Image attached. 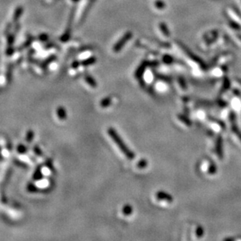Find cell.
<instances>
[{"label": "cell", "instance_id": "cell-22", "mask_svg": "<svg viewBox=\"0 0 241 241\" xmlns=\"http://www.w3.org/2000/svg\"><path fill=\"white\" fill-rule=\"evenodd\" d=\"M79 65H80V62H74V63H73L72 67H73V68H74V69H77V67L79 66Z\"/></svg>", "mask_w": 241, "mask_h": 241}, {"label": "cell", "instance_id": "cell-4", "mask_svg": "<svg viewBox=\"0 0 241 241\" xmlns=\"http://www.w3.org/2000/svg\"><path fill=\"white\" fill-rule=\"evenodd\" d=\"M211 153L214 159H219V160L223 159V151L222 141H215L214 145H212V147L211 148Z\"/></svg>", "mask_w": 241, "mask_h": 241}, {"label": "cell", "instance_id": "cell-19", "mask_svg": "<svg viewBox=\"0 0 241 241\" xmlns=\"http://www.w3.org/2000/svg\"><path fill=\"white\" fill-rule=\"evenodd\" d=\"M27 190H28L29 192L34 193V192H37V191L38 189L37 187H36L34 184H33V183H28V185H27Z\"/></svg>", "mask_w": 241, "mask_h": 241}, {"label": "cell", "instance_id": "cell-7", "mask_svg": "<svg viewBox=\"0 0 241 241\" xmlns=\"http://www.w3.org/2000/svg\"><path fill=\"white\" fill-rule=\"evenodd\" d=\"M230 137L237 145L241 146V134L237 128L232 127L230 131Z\"/></svg>", "mask_w": 241, "mask_h": 241}, {"label": "cell", "instance_id": "cell-3", "mask_svg": "<svg viewBox=\"0 0 241 241\" xmlns=\"http://www.w3.org/2000/svg\"><path fill=\"white\" fill-rule=\"evenodd\" d=\"M155 199L163 208H167L173 203V198L167 193L159 191L155 194Z\"/></svg>", "mask_w": 241, "mask_h": 241}, {"label": "cell", "instance_id": "cell-6", "mask_svg": "<svg viewBox=\"0 0 241 241\" xmlns=\"http://www.w3.org/2000/svg\"><path fill=\"white\" fill-rule=\"evenodd\" d=\"M131 37H132V34H131V32H128V33L126 34L114 46V51H115V52H119V51L123 49V45L127 43V42L130 38H131Z\"/></svg>", "mask_w": 241, "mask_h": 241}, {"label": "cell", "instance_id": "cell-15", "mask_svg": "<svg viewBox=\"0 0 241 241\" xmlns=\"http://www.w3.org/2000/svg\"><path fill=\"white\" fill-rule=\"evenodd\" d=\"M95 62H96L95 58H94V57H90V58H89V59H85V60L83 61V62H81V64H82L83 66H86L92 65V64H94Z\"/></svg>", "mask_w": 241, "mask_h": 241}, {"label": "cell", "instance_id": "cell-13", "mask_svg": "<svg viewBox=\"0 0 241 241\" xmlns=\"http://www.w3.org/2000/svg\"><path fill=\"white\" fill-rule=\"evenodd\" d=\"M111 102H112V99H111V98L109 97L105 98H103L102 101H101L100 106H102V108H107L110 106Z\"/></svg>", "mask_w": 241, "mask_h": 241}, {"label": "cell", "instance_id": "cell-20", "mask_svg": "<svg viewBox=\"0 0 241 241\" xmlns=\"http://www.w3.org/2000/svg\"><path fill=\"white\" fill-rule=\"evenodd\" d=\"M34 153H35L38 156L42 155V150H41V148L38 145H35L34 147Z\"/></svg>", "mask_w": 241, "mask_h": 241}, {"label": "cell", "instance_id": "cell-8", "mask_svg": "<svg viewBox=\"0 0 241 241\" xmlns=\"http://www.w3.org/2000/svg\"><path fill=\"white\" fill-rule=\"evenodd\" d=\"M176 122L183 128L189 127L191 125L190 119L187 117L182 116V115H177L176 116Z\"/></svg>", "mask_w": 241, "mask_h": 241}, {"label": "cell", "instance_id": "cell-5", "mask_svg": "<svg viewBox=\"0 0 241 241\" xmlns=\"http://www.w3.org/2000/svg\"><path fill=\"white\" fill-rule=\"evenodd\" d=\"M208 127L212 132L215 134H221L224 131V125L222 123V122L215 120V119H211V120L208 121Z\"/></svg>", "mask_w": 241, "mask_h": 241}, {"label": "cell", "instance_id": "cell-11", "mask_svg": "<svg viewBox=\"0 0 241 241\" xmlns=\"http://www.w3.org/2000/svg\"><path fill=\"white\" fill-rule=\"evenodd\" d=\"M43 178V174L42 173V170H41V168L38 167V169H36L35 172L33 175V179L35 181H38L40 179H42Z\"/></svg>", "mask_w": 241, "mask_h": 241}, {"label": "cell", "instance_id": "cell-18", "mask_svg": "<svg viewBox=\"0 0 241 241\" xmlns=\"http://www.w3.org/2000/svg\"><path fill=\"white\" fill-rule=\"evenodd\" d=\"M17 151H18L20 154H25L27 151V147L26 146H24V144H19L17 146Z\"/></svg>", "mask_w": 241, "mask_h": 241}, {"label": "cell", "instance_id": "cell-14", "mask_svg": "<svg viewBox=\"0 0 241 241\" xmlns=\"http://www.w3.org/2000/svg\"><path fill=\"white\" fill-rule=\"evenodd\" d=\"M122 211L123 213V215H131L133 213V208L131 205H129V204H126V205H124L123 207Z\"/></svg>", "mask_w": 241, "mask_h": 241}, {"label": "cell", "instance_id": "cell-2", "mask_svg": "<svg viewBox=\"0 0 241 241\" xmlns=\"http://www.w3.org/2000/svg\"><path fill=\"white\" fill-rule=\"evenodd\" d=\"M200 170L203 174L209 177L217 174V167L211 161L208 159H204L201 161V163H200Z\"/></svg>", "mask_w": 241, "mask_h": 241}, {"label": "cell", "instance_id": "cell-1", "mask_svg": "<svg viewBox=\"0 0 241 241\" xmlns=\"http://www.w3.org/2000/svg\"><path fill=\"white\" fill-rule=\"evenodd\" d=\"M108 134L110 136V137L113 140V141L116 143V145L118 146V147L119 148L121 151L123 152V154L128 159H134L135 155H134V153L131 151V149L127 146V144L123 142V141L122 140L120 137H119V134H117L114 128L109 127L108 130Z\"/></svg>", "mask_w": 241, "mask_h": 241}, {"label": "cell", "instance_id": "cell-17", "mask_svg": "<svg viewBox=\"0 0 241 241\" xmlns=\"http://www.w3.org/2000/svg\"><path fill=\"white\" fill-rule=\"evenodd\" d=\"M34 137V133L33 131L30 130V131L27 132V136H26V141H27L28 143L32 142Z\"/></svg>", "mask_w": 241, "mask_h": 241}, {"label": "cell", "instance_id": "cell-16", "mask_svg": "<svg viewBox=\"0 0 241 241\" xmlns=\"http://www.w3.org/2000/svg\"><path fill=\"white\" fill-rule=\"evenodd\" d=\"M137 168L140 169H145V168L147 166V162L145 160V159H141V160L137 163Z\"/></svg>", "mask_w": 241, "mask_h": 241}, {"label": "cell", "instance_id": "cell-12", "mask_svg": "<svg viewBox=\"0 0 241 241\" xmlns=\"http://www.w3.org/2000/svg\"><path fill=\"white\" fill-rule=\"evenodd\" d=\"M84 78H85L86 82H87V84L90 86V87H94V88L97 87V83H96V81L94 80V79L92 77H90V76H89V75H87V76H85V77H84Z\"/></svg>", "mask_w": 241, "mask_h": 241}, {"label": "cell", "instance_id": "cell-21", "mask_svg": "<svg viewBox=\"0 0 241 241\" xmlns=\"http://www.w3.org/2000/svg\"><path fill=\"white\" fill-rule=\"evenodd\" d=\"M22 14V9L21 8H19L17 9V11H16L15 13V15H14V20H17V18H19L20 16V14Z\"/></svg>", "mask_w": 241, "mask_h": 241}, {"label": "cell", "instance_id": "cell-9", "mask_svg": "<svg viewBox=\"0 0 241 241\" xmlns=\"http://www.w3.org/2000/svg\"><path fill=\"white\" fill-rule=\"evenodd\" d=\"M192 232H191V236L192 239H199L204 236V229L200 226H196L192 228Z\"/></svg>", "mask_w": 241, "mask_h": 241}, {"label": "cell", "instance_id": "cell-10", "mask_svg": "<svg viewBox=\"0 0 241 241\" xmlns=\"http://www.w3.org/2000/svg\"><path fill=\"white\" fill-rule=\"evenodd\" d=\"M57 116L59 117V119L60 120H65L66 119V109H64L62 106H60L57 109Z\"/></svg>", "mask_w": 241, "mask_h": 241}]
</instances>
